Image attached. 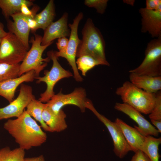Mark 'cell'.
Masks as SVG:
<instances>
[{"mask_svg":"<svg viewBox=\"0 0 161 161\" xmlns=\"http://www.w3.org/2000/svg\"><path fill=\"white\" fill-rule=\"evenodd\" d=\"M123 1L124 3H126L127 4L131 5L132 6H133L134 5V4L135 1L132 0H123Z\"/></svg>","mask_w":161,"mask_h":161,"instance_id":"37","label":"cell"},{"mask_svg":"<svg viewBox=\"0 0 161 161\" xmlns=\"http://www.w3.org/2000/svg\"><path fill=\"white\" fill-rule=\"evenodd\" d=\"M114 109L127 115L138 125L134 127L144 136L153 135L158 136L157 130L146 120L141 113L129 105L124 103H116Z\"/></svg>","mask_w":161,"mask_h":161,"instance_id":"12","label":"cell"},{"mask_svg":"<svg viewBox=\"0 0 161 161\" xmlns=\"http://www.w3.org/2000/svg\"><path fill=\"white\" fill-rule=\"evenodd\" d=\"M114 122L121 130L131 151L135 153L139 150L142 151L145 136L120 118H117Z\"/></svg>","mask_w":161,"mask_h":161,"instance_id":"17","label":"cell"},{"mask_svg":"<svg viewBox=\"0 0 161 161\" xmlns=\"http://www.w3.org/2000/svg\"><path fill=\"white\" fill-rule=\"evenodd\" d=\"M161 143V137L156 138L150 135L145 137L142 151L148 156L151 161H159V146Z\"/></svg>","mask_w":161,"mask_h":161,"instance_id":"23","label":"cell"},{"mask_svg":"<svg viewBox=\"0 0 161 161\" xmlns=\"http://www.w3.org/2000/svg\"><path fill=\"white\" fill-rule=\"evenodd\" d=\"M129 78L132 84L147 92L155 93L161 90V76L153 77L130 72Z\"/></svg>","mask_w":161,"mask_h":161,"instance_id":"18","label":"cell"},{"mask_svg":"<svg viewBox=\"0 0 161 161\" xmlns=\"http://www.w3.org/2000/svg\"><path fill=\"white\" fill-rule=\"evenodd\" d=\"M2 39L0 38V43H1V41Z\"/></svg>","mask_w":161,"mask_h":161,"instance_id":"38","label":"cell"},{"mask_svg":"<svg viewBox=\"0 0 161 161\" xmlns=\"http://www.w3.org/2000/svg\"><path fill=\"white\" fill-rule=\"evenodd\" d=\"M68 14L64 13L57 21L52 22L44 30L41 44L46 45L56 38L70 36V30L68 24Z\"/></svg>","mask_w":161,"mask_h":161,"instance_id":"14","label":"cell"},{"mask_svg":"<svg viewBox=\"0 0 161 161\" xmlns=\"http://www.w3.org/2000/svg\"><path fill=\"white\" fill-rule=\"evenodd\" d=\"M86 108L91 110L107 128L113 141L114 151L117 156L123 158L128 152L131 151L121 130L114 122L100 114L89 100L87 102Z\"/></svg>","mask_w":161,"mask_h":161,"instance_id":"8","label":"cell"},{"mask_svg":"<svg viewBox=\"0 0 161 161\" xmlns=\"http://www.w3.org/2000/svg\"><path fill=\"white\" fill-rule=\"evenodd\" d=\"M108 0H85V5L96 9L97 12L101 14L105 12L107 6Z\"/></svg>","mask_w":161,"mask_h":161,"instance_id":"28","label":"cell"},{"mask_svg":"<svg viewBox=\"0 0 161 161\" xmlns=\"http://www.w3.org/2000/svg\"><path fill=\"white\" fill-rule=\"evenodd\" d=\"M39 9L38 6H35L30 10L26 4H23L21 7V12L24 15L34 17Z\"/></svg>","mask_w":161,"mask_h":161,"instance_id":"30","label":"cell"},{"mask_svg":"<svg viewBox=\"0 0 161 161\" xmlns=\"http://www.w3.org/2000/svg\"><path fill=\"white\" fill-rule=\"evenodd\" d=\"M34 17L30 16L27 20V24L30 30L32 32H35L36 30L37 23Z\"/></svg>","mask_w":161,"mask_h":161,"instance_id":"33","label":"cell"},{"mask_svg":"<svg viewBox=\"0 0 161 161\" xmlns=\"http://www.w3.org/2000/svg\"><path fill=\"white\" fill-rule=\"evenodd\" d=\"M28 50L14 34L8 32L0 44V62L11 64L22 61Z\"/></svg>","mask_w":161,"mask_h":161,"instance_id":"7","label":"cell"},{"mask_svg":"<svg viewBox=\"0 0 161 161\" xmlns=\"http://www.w3.org/2000/svg\"><path fill=\"white\" fill-rule=\"evenodd\" d=\"M24 150L19 147L11 150L6 147L0 150V161H24Z\"/></svg>","mask_w":161,"mask_h":161,"instance_id":"24","label":"cell"},{"mask_svg":"<svg viewBox=\"0 0 161 161\" xmlns=\"http://www.w3.org/2000/svg\"><path fill=\"white\" fill-rule=\"evenodd\" d=\"M69 39L66 37H63L58 39L56 45L58 51H54L55 56L58 58L66 52L67 47Z\"/></svg>","mask_w":161,"mask_h":161,"instance_id":"29","label":"cell"},{"mask_svg":"<svg viewBox=\"0 0 161 161\" xmlns=\"http://www.w3.org/2000/svg\"><path fill=\"white\" fill-rule=\"evenodd\" d=\"M41 127L26 110L16 119H8L4 124L19 147L24 150L39 146L46 142L47 134Z\"/></svg>","mask_w":161,"mask_h":161,"instance_id":"1","label":"cell"},{"mask_svg":"<svg viewBox=\"0 0 161 161\" xmlns=\"http://www.w3.org/2000/svg\"><path fill=\"white\" fill-rule=\"evenodd\" d=\"M36 77L35 72L32 70L16 78L0 82V96L11 102L14 100L15 91L18 86L24 82L33 81Z\"/></svg>","mask_w":161,"mask_h":161,"instance_id":"16","label":"cell"},{"mask_svg":"<svg viewBox=\"0 0 161 161\" xmlns=\"http://www.w3.org/2000/svg\"><path fill=\"white\" fill-rule=\"evenodd\" d=\"M48 57L53 62L52 66L49 71H44V75L43 77H37L36 83L41 82L45 83L47 88L44 92L41 93L39 100L44 103L47 102L55 94L53 91L55 84L61 79L69 78L73 76L71 72L64 69L58 61V58L55 56L54 51L52 50L48 52Z\"/></svg>","mask_w":161,"mask_h":161,"instance_id":"6","label":"cell"},{"mask_svg":"<svg viewBox=\"0 0 161 161\" xmlns=\"http://www.w3.org/2000/svg\"><path fill=\"white\" fill-rule=\"evenodd\" d=\"M55 16L54 1L50 0L45 8L34 17L37 23L36 30L41 29L44 30L53 21Z\"/></svg>","mask_w":161,"mask_h":161,"instance_id":"20","label":"cell"},{"mask_svg":"<svg viewBox=\"0 0 161 161\" xmlns=\"http://www.w3.org/2000/svg\"><path fill=\"white\" fill-rule=\"evenodd\" d=\"M146 7L147 9L156 10L161 8V0H146Z\"/></svg>","mask_w":161,"mask_h":161,"instance_id":"31","label":"cell"},{"mask_svg":"<svg viewBox=\"0 0 161 161\" xmlns=\"http://www.w3.org/2000/svg\"><path fill=\"white\" fill-rule=\"evenodd\" d=\"M66 117V114L62 109L55 113L49 108L46 104L42 114V119L51 132H58L66 130L68 126Z\"/></svg>","mask_w":161,"mask_h":161,"instance_id":"19","label":"cell"},{"mask_svg":"<svg viewBox=\"0 0 161 161\" xmlns=\"http://www.w3.org/2000/svg\"><path fill=\"white\" fill-rule=\"evenodd\" d=\"M145 58L141 64L129 72L153 77L161 76V37L147 44Z\"/></svg>","mask_w":161,"mask_h":161,"instance_id":"5","label":"cell"},{"mask_svg":"<svg viewBox=\"0 0 161 161\" xmlns=\"http://www.w3.org/2000/svg\"><path fill=\"white\" fill-rule=\"evenodd\" d=\"M8 33V32L5 31L3 24L0 22V38L2 39L5 37Z\"/></svg>","mask_w":161,"mask_h":161,"instance_id":"36","label":"cell"},{"mask_svg":"<svg viewBox=\"0 0 161 161\" xmlns=\"http://www.w3.org/2000/svg\"><path fill=\"white\" fill-rule=\"evenodd\" d=\"M30 16H31L24 15L21 12L18 13L11 16L13 21L8 20L7 24L9 32L15 35L28 50L29 49V37L30 30L28 25L27 20Z\"/></svg>","mask_w":161,"mask_h":161,"instance_id":"15","label":"cell"},{"mask_svg":"<svg viewBox=\"0 0 161 161\" xmlns=\"http://www.w3.org/2000/svg\"><path fill=\"white\" fill-rule=\"evenodd\" d=\"M42 37L36 34L31 37L30 42L32 46L20 64L19 76L32 70L34 71L37 77L39 76L40 72L50 61V59L48 57L43 58L42 55L44 51L53 42L42 45Z\"/></svg>","mask_w":161,"mask_h":161,"instance_id":"4","label":"cell"},{"mask_svg":"<svg viewBox=\"0 0 161 161\" xmlns=\"http://www.w3.org/2000/svg\"><path fill=\"white\" fill-rule=\"evenodd\" d=\"M81 32L82 38L78 47L76 57L89 55L99 61L102 65L109 66L110 64L106 57L105 40L92 19H87Z\"/></svg>","mask_w":161,"mask_h":161,"instance_id":"2","label":"cell"},{"mask_svg":"<svg viewBox=\"0 0 161 161\" xmlns=\"http://www.w3.org/2000/svg\"><path fill=\"white\" fill-rule=\"evenodd\" d=\"M139 12L142 18L141 32H148L153 38L161 37V8L151 10L140 8Z\"/></svg>","mask_w":161,"mask_h":161,"instance_id":"13","label":"cell"},{"mask_svg":"<svg viewBox=\"0 0 161 161\" xmlns=\"http://www.w3.org/2000/svg\"><path fill=\"white\" fill-rule=\"evenodd\" d=\"M46 106V103L34 98L28 104L26 111L31 117H33L40 123L41 127L45 131L51 132L50 129L44 122L42 118V112Z\"/></svg>","mask_w":161,"mask_h":161,"instance_id":"22","label":"cell"},{"mask_svg":"<svg viewBox=\"0 0 161 161\" xmlns=\"http://www.w3.org/2000/svg\"><path fill=\"white\" fill-rule=\"evenodd\" d=\"M115 93L120 97L123 103L144 114H149L154 107L155 93L146 92L130 81H126L118 87Z\"/></svg>","mask_w":161,"mask_h":161,"instance_id":"3","label":"cell"},{"mask_svg":"<svg viewBox=\"0 0 161 161\" xmlns=\"http://www.w3.org/2000/svg\"><path fill=\"white\" fill-rule=\"evenodd\" d=\"M150 120L161 121V91L155 93V100L153 108L149 114Z\"/></svg>","mask_w":161,"mask_h":161,"instance_id":"27","label":"cell"},{"mask_svg":"<svg viewBox=\"0 0 161 161\" xmlns=\"http://www.w3.org/2000/svg\"><path fill=\"white\" fill-rule=\"evenodd\" d=\"M85 90L82 88H75L72 92L66 94L60 92L55 94L47 103V106L55 113L58 112L62 108L67 105H72L77 106L81 112H84L88 99L86 97Z\"/></svg>","mask_w":161,"mask_h":161,"instance_id":"9","label":"cell"},{"mask_svg":"<svg viewBox=\"0 0 161 161\" xmlns=\"http://www.w3.org/2000/svg\"><path fill=\"white\" fill-rule=\"evenodd\" d=\"M151 122L157 128L159 133H161V121L151 120Z\"/></svg>","mask_w":161,"mask_h":161,"instance_id":"35","label":"cell"},{"mask_svg":"<svg viewBox=\"0 0 161 161\" xmlns=\"http://www.w3.org/2000/svg\"><path fill=\"white\" fill-rule=\"evenodd\" d=\"M83 17V13L80 12L74 18L72 23L68 24L70 30V33L68 45L66 52L61 56L67 60L72 67L74 78L78 82H81L83 80L77 67L76 58L78 47L80 41L78 35V27Z\"/></svg>","mask_w":161,"mask_h":161,"instance_id":"11","label":"cell"},{"mask_svg":"<svg viewBox=\"0 0 161 161\" xmlns=\"http://www.w3.org/2000/svg\"><path fill=\"white\" fill-rule=\"evenodd\" d=\"M23 4L28 7L33 4L32 1L27 0H0V8L7 19L14 14L21 12V8Z\"/></svg>","mask_w":161,"mask_h":161,"instance_id":"21","label":"cell"},{"mask_svg":"<svg viewBox=\"0 0 161 161\" xmlns=\"http://www.w3.org/2000/svg\"><path fill=\"white\" fill-rule=\"evenodd\" d=\"M76 64L78 69L81 71L83 76H86L87 72L95 66L102 65L99 61L88 55H83L78 58Z\"/></svg>","mask_w":161,"mask_h":161,"instance_id":"26","label":"cell"},{"mask_svg":"<svg viewBox=\"0 0 161 161\" xmlns=\"http://www.w3.org/2000/svg\"><path fill=\"white\" fill-rule=\"evenodd\" d=\"M131 161H151L148 156L143 151L139 150L135 152Z\"/></svg>","mask_w":161,"mask_h":161,"instance_id":"32","label":"cell"},{"mask_svg":"<svg viewBox=\"0 0 161 161\" xmlns=\"http://www.w3.org/2000/svg\"><path fill=\"white\" fill-rule=\"evenodd\" d=\"M24 161H45L42 155L37 157L24 158Z\"/></svg>","mask_w":161,"mask_h":161,"instance_id":"34","label":"cell"},{"mask_svg":"<svg viewBox=\"0 0 161 161\" xmlns=\"http://www.w3.org/2000/svg\"><path fill=\"white\" fill-rule=\"evenodd\" d=\"M20 64L0 62V82L19 77Z\"/></svg>","mask_w":161,"mask_h":161,"instance_id":"25","label":"cell"},{"mask_svg":"<svg viewBox=\"0 0 161 161\" xmlns=\"http://www.w3.org/2000/svg\"><path fill=\"white\" fill-rule=\"evenodd\" d=\"M35 98L32 87L21 84L17 97L8 105L0 108V120L12 117H18L24 112L30 101Z\"/></svg>","mask_w":161,"mask_h":161,"instance_id":"10","label":"cell"}]
</instances>
